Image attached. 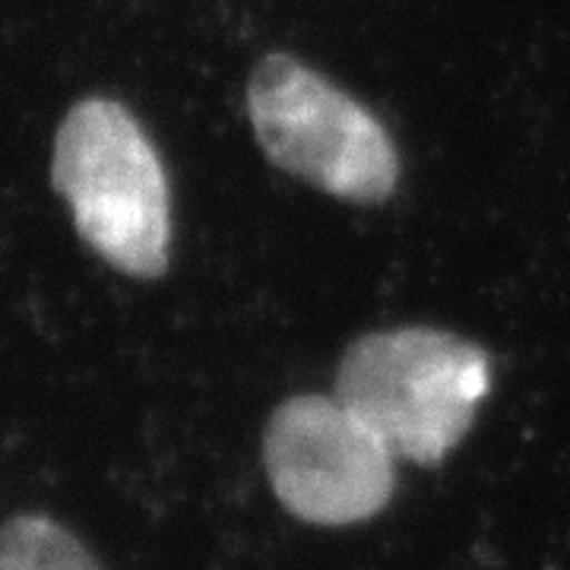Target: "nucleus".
Wrapping results in <instances>:
<instances>
[{
  "instance_id": "obj_1",
  "label": "nucleus",
  "mask_w": 570,
  "mask_h": 570,
  "mask_svg": "<svg viewBox=\"0 0 570 570\" xmlns=\"http://www.w3.org/2000/svg\"><path fill=\"white\" fill-rule=\"evenodd\" d=\"M491 384L485 348L434 326L358 336L333 396L396 456L438 466L466 438Z\"/></svg>"
},
{
  "instance_id": "obj_2",
  "label": "nucleus",
  "mask_w": 570,
  "mask_h": 570,
  "mask_svg": "<svg viewBox=\"0 0 570 570\" xmlns=\"http://www.w3.org/2000/svg\"><path fill=\"white\" fill-rule=\"evenodd\" d=\"M51 178L89 250L134 279H159L171 257L163 159L137 118L111 99H82L58 127Z\"/></svg>"
},
{
  "instance_id": "obj_3",
  "label": "nucleus",
  "mask_w": 570,
  "mask_h": 570,
  "mask_svg": "<svg viewBox=\"0 0 570 570\" xmlns=\"http://www.w3.org/2000/svg\"><path fill=\"white\" fill-rule=\"evenodd\" d=\"M247 115L266 159L355 206L396 194L400 153L365 105L292 55H269L247 82Z\"/></svg>"
},
{
  "instance_id": "obj_4",
  "label": "nucleus",
  "mask_w": 570,
  "mask_h": 570,
  "mask_svg": "<svg viewBox=\"0 0 570 570\" xmlns=\"http://www.w3.org/2000/svg\"><path fill=\"white\" fill-rule=\"evenodd\" d=\"M396 456L336 396L302 393L269 415L264 466L273 494L314 527L365 523L396 489Z\"/></svg>"
},
{
  "instance_id": "obj_5",
  "label": "nucleus",
  "mask_w": 570,
  "mask_h": 570,
  "mask_svg": "<svg viewBox=\"0 0 570 570\" xmlns=\"http://www.w3.org/2000/svg\"><path fill=\"white\" fill-rule=\"evenodd\" d=\"M0 570H105L96 551L48 513L0 523Z\"/></svg>"
}]
</instances>
